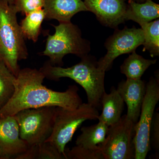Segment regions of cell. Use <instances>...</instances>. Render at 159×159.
Wrapping results in <instances>:
<instances>
[{"label":"cell","instance_id":"obj_15","mask_svg":"<svg viewBox=\"0 0 159 159\" xmlns=\"http://www.w3.org/2000/svg\"><path fill=\"white\" fill-rule=\"evenodd\" d=\"M159 5L152 0L143 3H137L128 0L125 14V21H134L140 25L159 19Z\"/></svg>","mask_w":159,"mask_h":159},{"label":"cell","instance_id":"obj_20","mask_svg":"<svg viewBox=\"0 0 159 159\" xmlns=\"http://www.w3.org/2000/svg\"><path fill=\"white\" fill-rule=\"evenodd\" d=\"M144 35L143 51H148L152 57L159 55V20L144 23L141 25Z\"/></svg>","mask_w":159,"mask_h":159},{"label":"cell","instance_id":"obj_9","mask_svg":"<svg viewBox=\"0 0 159 159\" xmlns=\"http://www.w3.org/2000/svg\"><path fill=\"white\" fill-rule=\"evenodd\" d=\"M144 42V33L142 29L125 27L122 30L115 29L113 34L104 43L107 52L97 61L98 66L105 72L108 71L117 57L135 51Z\"/></svg>","mask_w":159,"mask_h":159},{"label":"cell","instance_id":"obj_19","mask_svg":"<svg viewBox=\"0 0 159 159\" xmlns=\"http://www.w3.org/2000/svg\"><path fill=\"white\" fill-rule=\"evenodd\" d=\"M45 19V15L43 9L26 15L20 25L24 37L36 42L40 32L42 24Z\"/></svg>","mask_w":159,"mask_h":159},{"label":"cell","instance_id":"obj_13","mask_svg":"<svg viewBox=\"0 0 159 159\" xmlns=\"http://www.w3.org/2000/svg\"><path fill=\"white\" fill-rule=\"evenodd\" d=\"M45 19L60 22H71L75 14L88 11L82 0H43Z\"/></svg>","mask_w":159,"mask_h":159},{"label":"cell","instance_id":"obj_16","mask_svg":"<svg viewBox=\"0 0 159 159\" xmlns=\"http://www.w3.org/2000/svg\"><path fill=\"white\" fill-rule=\"evenodd\" d=\"M108 127L101 121L91 126L83 127L81 129V134L76 140V145L86 148L99 146L105 140Z\"/></svg>","mask_w":159,"mask_h":159},{"label":"cell","instance_id":"obj_8","mask_svg":"<svg viewBox=\"0 0 159 159\" xmlns=\"http://www.w3.org/2000/svg\"><path fill=\"white\" fill-rule=\"evenodd\" d=\"M135 124L125 115L109 126L105 140L99 146L104 159H135Z\"/></svg>","mask_w":159,"mask_h":159},{"label":"cell","instance_id":"obj_2","mask_svg":"<svg viewBox=\"0 0 159 159\" xmlns=\"http://www.w3.org/2000/svg\"><path fill=\"white\" fill-rule=\"evenodd\" d=\"M39 70L45 78L50 80L57 81L67 77L74 80L85 90L88 103L97 109L100 107L101 98L105 92V72L99 68L94 56L88 54L81 58L78 63L67 68L52 65L48 61Z\"/></svg>","mask_w":159,"mask_h":159},{"label":"cell","instance_id":"obj_7","mask_svg":"<svg viewBox=\"0 0 159 159\" xmlns=\"http://www.w3.org/2000/svg\"><path fill=\"white\" fill-rule=\"evenodd\" d=\"M159 100L158 75L151 77L146 84L139 122L135 124L134 138L135 159H145L150 150V131L155 109Z\"/></svg>","mask_w":159,"mask_h":159},{"label":"cell","instance_id":"obj_26","mask_svg":"<svg viewBox=\"0 0 159 159\" xmlns=\"http://www.w3.org/2000/svg\"><path fill=\"white\" fill-rule=\"evenodd\" d=\"M5 1L9 3V4H11V5H13L14 0H5Z\"/></svg>","mask_w":159,"mask_h":159},{"label":"cell","instance_id":"obj_1","mask_svg":"<svg viewBox=\"0 0 159 159\" xmlns=\"http://www.w3.org/2000/svg\"><path fill=\"white\" fill-rule=\"evenodd\" d=\"M45 78L39 70L20 69L14 80V93L0 109V118L14 116L23 110L45 107L74 109L82 103L76 85L70 86L65 92H57L43 85Z\"/></svg>","mask_w":159,"mask_h":159},{"label":"cell","instance_id":"obj_18","mask_svg":"<svg viewBox=\"0 0 159 159\" xmlns=\"http://www.w3.org/2000/svg\"><path fill=\"white\" fill-rule=\"evenodd\" d=\"M15 159H66L51 142H45L38 145L29 146L26 151Z\"/></svg>","mask_w":159,"mask_h":159},{"label":"cell","instance_id":"obj_25","mask_svg":"<svg viewBox=\"0 0 159 159\" xmlns=\"http://www.w3.org/2000/svg\"><path fill=\"white\" fill-rule=\"evenodd\" d=\"M133 1L135 2H136L141 3L144 2L146 0H133Z\"/></svg>","mask_w":159,"mask_h":159},{"label":"cell","instance_id":"obj_21","mask_svg":"<svg viewBox=\"0 0 159 159\" xmlns=\"http://www.w3.org/2000/svg\"><path fill=\"white\" fill-rule=\"evenodd\" d=\"M16 77L0 59V109L9 101L14 93Z\"/></svg>","mask_w":159,"mask_h":159},{"label":"cell","instance_id":"obj_17","mask_svg":"<svg viewBox=\"0 0 159 159\" xmlns=\"http://www.w3.org/2000/svg\"><path fill=\"white\" fill-rule=\"evenodd\" d=\"M157 59H147L136 53L132 52L120 66V71L127 79H141L145 71L156 63Z\"/></svg>","mask_w":159,"mask_h":159},{"label":"cell","instance_id":"obj_5","mask_svg":"<svg viewBox=\"0 0 159 159\" xmlns=\"http://www.w3.org/2000/svg\"><path fill=\"white\" fill-rule=\"evenodd\" d=\"M99 115L98 109L88 102L74 109L56 107L52 133L45 142L52 143L66 157V145L77 129L86 120L98 119Z\"/></svg>","mask_w":159,"mask_h":159},{"label":"cell","instance_id":"obj_24","mask_svg":"<svg viewBox=\"0 0 159 159\" xmlns=\"http://www.w3.org/2000/svg\"><path fill=\"white\" fill-rule=\"evenodd\" d=\"M150 132V142L157 155L159 156V114L156 112L154 114Z\"/></svg>","mask_w":159,"mask_h":159},{"label":"cell","instance_id":"obj_12","mask_svg":"<svg viewBox=\"0 0 159 159\" xmlns=\"http://www.w3.org/2000/svg\"><path fill=\"white\" fill-rule=\"evenodd\" d=\"M146 84L141 79L122 80L117 90L127 106V118L136 124L139 120L145 93Z\"/></svg>","mask_w":159,"mask_h":159},{"label":"cell","instance_id":"obj_23","mask_svg":"<svg viewBox=\"0 0 159 159\" xmlns=\"http://www.w3.org/2000/svg\"><path fill=\"white\" fill-rule=\"evenodd\" d=\"M13 5L17 12H22L26 15L43 9V0H14Z\"/></svg>","mask_w":159,"mask_h":159},{"label":"cell","instance_id":"obj_6","mask_svg":"<svg viewBox=\"0 0 159 159\" xmlns=\"http://www.w3.org/2000/svg\"><path fill=\"white\" fill-rule=\"evenodd\" d=\"M55 109V107L27 109L16 114L20 138L29 146L45 142L52 133Z\"/></svg>","mask_w":159,"mask_h":159},{"label":"cell","instance_id":"obj_4","mask_svg":"<svg viewBox=\"0 0 159 159\" xmlns=\"http://www.w3.org/2000/svg\"><path fill=\"white\" fill-rule=\"evenodd\" d=\"M53 27L55 33L48 36L45 49L42 53L43 55L49 57L51 65L61 66L63 58L67 54H75L81 58L89 53L90 42L83 38L78 26L68 22L59 23Z\"/></svg>","mask_w":159,"mask_h":159},{"label":"cell","instance_id":"obj_3","mask_svg":"<svg viewBox=\"0 0 159 159\" xmlns=\"http://www.w3.org/2000/svg\"><path fill=\"white\" fill-rule=\"evenodd\" d=\"M17 13L13 5L0 0V59L16 77L20 70L19 61L29 55Z\"/></svg>","mask_w":159,"mask_h":159},{"label":"cell","instance_id":"obj_11","mask_svg":"<svg viewBox=\"0 0 159 159\" xmlns=\"http://www.w3.org/2000/svg\"><path fill=\"white\" fill-rule=\"evenodd\" d=\"M29 146L20 138L19 128L14 116L0 118V159H14Z\"/></svg>","mask_w":159,"mask_h":159},{"label":"cell","instance_id":"obj_22","mask_svg":"<svg viewBox=\"0 0 159 159\" xmlns=\"http://www.w3.org/2000/svg\"><path fill=\"white\" fill-rule=\"evenodd\" d=\"M66 159H104L99 146L93 148H86L76 145L71 149L66 148Z\"/></svg>","mask_w":159,"mask_h":159},{"label":"cell","instance_id":"obj_10","mask_svg":"<svg viewBox=\"0 0 159 159\" xmlns=\"http://www.w3.org/2000/svg\"><path fill=\"white\" fill-rule=\"evenodd\" d=\"M88 11L93 12L105 27L118 29L125 22L126 0H82Z\"/></svg>","mask_w":159,"mask_h":159},{"label":"cell","instance_id":"obj_14","mask_svg":"<svg viewBox=\"0 0 159 159\" xmlns=\"http://www.w3.org/2000/svg\"><path fill=\"white\" fill-rule=\"evenodd\" d=\"M102 112L98 120L110 126L117 123L121 119L124 110V102L117 89L112 87L110 93H103L101 99Z\"/></svg>","mask_w":159,"mask_h":159}]
</instances>
